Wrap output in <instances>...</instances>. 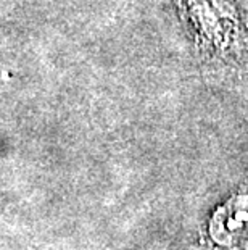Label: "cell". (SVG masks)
<instances>
[{"mask_svg":"<svg viewBox=\"0 0 248 250\" xmlns=\"http://www.w3.org/2000/svg\"><path fill=\"white\" fill-rule=\"evenodd\" d=\"M210 234L224 246L248 239V195H235L221 207L211 218Z\"/></svg>","mask_w":248,"mask_h":250,"instance_id":"6da1fadb","label":"cell"}]
</instances>
